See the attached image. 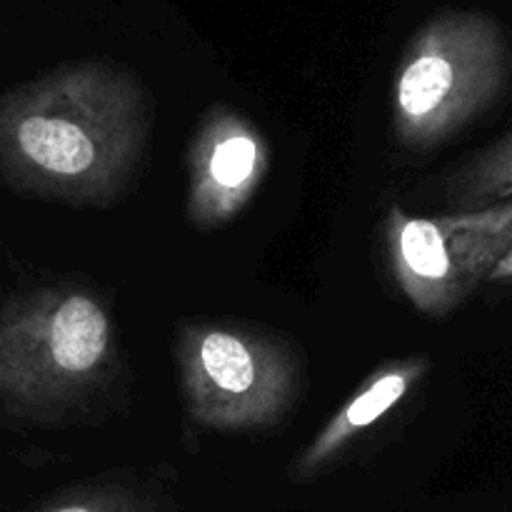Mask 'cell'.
<instances>
[{
	"label": "cell",
	"mask_w": 512,
	"mask_h": 512,
	"mask_svg": "<svg viewBox=\"0 0 512 512\" xmlns=\"http://www.w3.org/2000/svg\"><path fill=\"white\" fill-rule=\"evenodd\" d=\"M150 105L130 70L83 60L0 95V183L70 205H108L133 178Z\"/></svg>",
	"instance_id": "6da1fadb"
},
{
	"label": "cell",
	"mask_w": 512,
	"mask_h": 512,
	"mask_svg": "<svg viewBox=\"0 0 512 512\" xmlns=\"http://www.w3.org/2000/svg\"><path fill=\"white\" fill-rule=\"evenodd\" d=\"M120 363L118 330L95 293L50 285L0 298V405L38 413L103 388Z\"/></svg>",
	"instance_id": "7a4b0ae2"
},
{
	"label": "cell",
	"mask_w": 512,
	"mask_h": 512,
	"mask_svg": "<svg viewBox=\"0 0 512 512\" xmlns=\"http://www.w3.org/2000/svg\"><path fill=\"white\" fill-rule=\"evenodd\" d=\"M512 80V38L485 10L448 8L415 30L393 80V133L433 150L488 113Z\"/></svg>",
	"instance_id": "3957f363"
},
{
	"label": "cell",
	"mask_w": 512,
	"mask_h": 512,
	"mask_svg": "<svg viewBox=\"0 0 512 512\" xmlns=\"http://www.w3.org/2000/svg\"><path fill=\"white\" fill-rule=\"evenodd\" d=\"M175 360L193 423L210 430L273 428L303 385L300 360L283 340L233 323H190Z\"/></svg>",
	"instance_id": "277c9868"
},
{
	"label": "cell",
	"mask_w": 512,
	"mask_h": 512,
	"mask_svg": "<svg viewBox=\"0 0 512 512\" xmlns=\"http://www.w3.org/2000/svg\"><path fill=\"white\" fill-rule=\"evenodd\" d=\"M385 248L410 305L428 318H445L488 283L512 250V200L430 218L390 205Z\"/></svg>",
	"instance_id": "5b68a950"
},
{
	"label": "cell",
	"mask_w": 512,
	"mask_h": 512,
	"mask_svg": "<svg viewBox=\"0 0 512 512\" xmlns=\"http://www.w3.org/2000/svg\"><path fill=\"white\" fill-rule=\"evenodd\" d=\"M270 168L265 135L238 110L213 105L188 145V220L218 228L243 213Z\"/></svg>",
	"instance_id": "8992f818"
},
{
	"label": "cell",
	"mask_w": 512,
	"mask_h": 512,
	"mask_svg": "<svg viewBox=\"0 0 512 512\" xmlns=\"http://www.w3.org/2000/svg\"><path fill=\"white\" fill-rule=\"evenodd\" d=\"M430 373L425 355L388 360L358 385L353 395L330 415L328 423L313 435L290 465L293 483H308L328 470L355 440L393 413Z\"/></svg>",
	"instance_id": "52a82bcc"
},
{
	"label": "cell",
	"mask_w": 512,
	"mask_h": 512,
	"mask_svg": "<svg viewBox=\"0 0 512 512\" xmlns=\"http://www.w3.org/2000/svg\"><path fill=\"white\" fill-rule=\"evenodd\" d=\"M445 200L455 210H480L512 200V133L448 175Z\"/></svg>",
	"instance_id": "ba28073f"
},
{
	"label": "cell",
	"mask_w": 512,
	"mask_h": 512,
	"mask_svg": "<svg viewBox=\"0 0 512 512\" xmlns=\"http://www.w3.org/2000/svg\"><path fill=\"white\" fill-rule=\"evenodd\" d=\"M40 512H158V505L133 488L95 485L63 495Z\"/></svg>",
	"instance_id": "9c48e42d"
},
{
	"label": "cell",
	"mask_w": 512,
	"mask_h": 512,
	"mask_svg": "<svg viewBox=\"0 0 512 512\" xmlns=\"http://www.w3.org/2000/svg\"><path fill=\"white\" fill-rule=\"evenodd\" d=\"M488 283H498V285H512V250L505 255L503 260L498 263V268L493 270V275L488 278Z\"/></svg>",
	"instance_id": "30bf717a"
}]
</instances>
